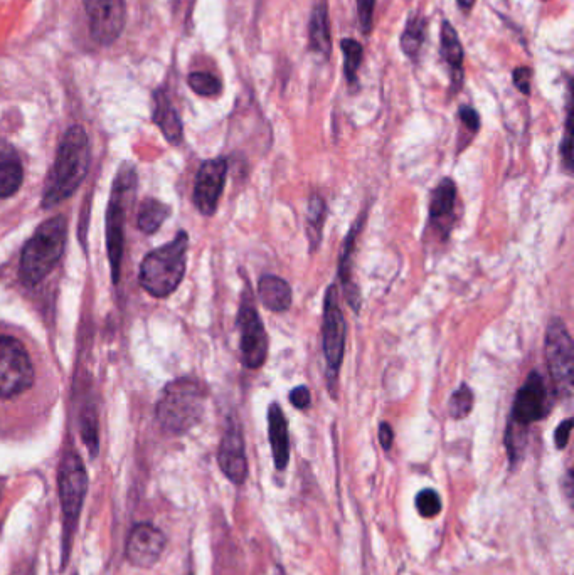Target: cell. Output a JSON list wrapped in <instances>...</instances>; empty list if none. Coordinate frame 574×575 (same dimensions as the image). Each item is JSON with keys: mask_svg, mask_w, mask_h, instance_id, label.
Wrapping results in <instances>:
<instances>
[{"mask_svg": "<svg viewBox=\"0 0 574 575\" xmlns=\"http://www.w3.org/2000/svg\"><path fill=\"white\" fill-rule=\"evenodd\" d=\"M90 167V142L85 128H70L59 143L53 169L44 187L43 206L53 207L73 196Z\"/></svg>", "mask_w": 574, "mask_h": 575, "instance_id": "obj_1", "label": "cell"}, {"mask_svg": "<svg viewBox=\"0 0 574 575\" xmlns=\"http://www.w3.org/2000/svg\"><path fill=\"white\" fill-rule=\"evenodd\" d=\"M206 394V387L191 377L171 382L157 404V419L162 429L171 434H184L194 428L204 414Z\"/></svg>", "mask_w": 574, "mask_h": 575, "instance_id": "obj_2", "label": "cell"}, {"mask_svg": "<svg viewBox=\"0 0 574 575\" xmlns=\"http://www.w3.org/2000/svg\"><path fill=\"white\" fill-rule=\"evenodd\" d=\"M68 239V224L63 216L53 217L38 227L21 256V280L26 286H36L53 271L63 256Z\"/></svg>", "mask_w": 574, "mask_h": 575, "instance_id": "obj_3", "label": "cell"}, {"mask_svg": "<svg viewBox=\"0 0 574 575\" xmlns=\"http://www.w3.org/2000/svg\"><path fill=\"white\" fill-rule=\"evenodd\" d=\"M189 236L181 231L171 243L145 256L140 266V285L155 298H165L176 291L186 275Z\"/></svg>", "mask_w": 574, "mask_h": 575, "instance_id": "obj_4", "label": "cell"}, {"mask_svg": "<svg viewBox=\"0 0 574 575\" xmlns=\"http://www.w3.org/2000/svg\"><path fill=\"white\" fill-rule=\"evenodd\" d=\"M59 502L63 510V552L64 562L68 559L73 545L78 520L81 510L85 505L86 493H88V475L85 465L78 454L66 453L59 465L58 471Z\"/></svg>", "mask_w": 574, "mask_h": 575, "instance_id": "obj_5", "label": "cell"}, {"mask_svg": "<svg viewBox=\"0 0 574 575\" xmlns=\"http://www.w3.org/2000/svg\"><path fill=\"white\" fill-rule=\"evenodd\" d=\"M322 337H324L325 375L330 396L337 397V382L344 362L346 352L347 325L339 305L337 286L330 285L325 293L324 323H322Z\"/></svg>", "mask_w": 574, "mask_h": 575, "instance_id": "obj_6", "label": "cell"}, {"mask_svg": "<svg viewBox=\"0 0 574 575\" xmlns=\"http://www.w3.org/2000/svg\"><path fill=\"white\" fill-rule=\"evenodd\" d=\"M544 355L558 396H571L574 379L573 338L561 320H554L546 330Z\"/></svg>", "mask_w": 574, "mask_h": 575, "instance_id": "obj_7", "label": "cell"}, {"mask_svg": "<svg viewBox=\"0 0 574 575\" xmlns=\"http://www.w3.org/2000/svg\"><path fill=\"white\" fill-rule=\"evenodd\" d=\"M34 382L27 350L16 338L0 335V399L19 396Z\"/></svg>", "mask_w": 574, "mask_h": 575, "instance_id": "obj_8", "label": "cell"}, {"mask_svg": "<svg viewBox=\"0 0 574 575\" xmlns=\"http://www.w3.org/2000/svg\"><path fill=\"white\" fill-rule=\"evenodd\" d=\"M236 325L240 328V350L243 364L246 369H261L268 359V333L253 303V296L245 295L241 301Z\"/></svg>", "mask_w": 574, "mask_h": 575, "instance_id": "obj_9", "label": "cell"}, {"mask_svg": "<svg viewBox=\"0 0 574 575\" xmlns=\"http://www.w3.org/2000/svg\"><path fill=\"white\" fill-rule=\"evenodd\" d=\"M553 407V397L549 396L548 387L543 375L532 370L524 386L517 391L514 406H512L511 421L522 428H529L532 423L543 421L549 416Z\"/></svg>", "mask_w": 574, "mask_h": 575, "instance_id": "obj_10", "label": "cell"}, {"mask_svg": "<svg viewBox=\"0 0 574 575\" xmlns=\"http://www.w3.org/2000/svg\"><path fill=\"white\" fill-rule=\"evenodd\" d=\"M133 184V172L130 169H120L118 172L115 189H113V199L108 206L107 221V244L108 258L112 264L113 281L118 283L120 280V266H122L123 243H125V206H123L122 197Z\"/></svg>", "mask_w": 574, "mask_h": 575, "instance_id": "obj_11", "label": "cell"}, {"mask_svg": "<svg viewBox=\"0 0 574 575\" xmlns=\"http://www.w3.org/2000/svg\"><path fill=\"white\" fill-rule=\"evenodd\" d=\"M91 39L101 46L117 41L125 27V0H85Z\"/></svg>", "mask_w": 574, "mask_h": 575, "instance_id": "obj_12", "label": "cell"}, {"mask_svg": "<svg viewBox=\"0 0 574 575\" xmlns=\"http://www.w3.org/2000/svg\"><path fill=\"white\" fill-rule=\"evenodd\" d=\"M228 174V162L219 159L206 160L197 172L194 185V204L202 216H213L218 209V202L223 194Z\"/></svg>", "mask_w": 574, "mask_h": 575, "instance_id": "obj_13", "label": "cell"}, {"mask_svg": "<svg viewBox=\"0 0 574 575\" xmlns=\"http://www.w3.org/2000/svg\"><path fill=\"white\" fill-rule=\"evenodd\" d=\"M165 544L167 540L159 528L150 523H139L128 535L125 554L130 564L140 569H149L164 554Z\"/></svg>", "mask_w": 574, "mask_h": 575, "instance_id": "obj_14", "label": "cell"}, {"mask_svg": "<svg viewBox=\"0 0 574 575\" xmlns=\"http://www.w3.org/2000/svg\"><path fill=\"white\" fill-rule=\"evenodd\" d=\"M219 468L234 485H243L248 478L245 439L240 426L231 423L224 433L218 451Z\"/></svg>", "mask_w": 574, "mask_h": 575, "instance_id": "obj_15", "label": "cell"}, {"mask_svg": "<svg viewBox=\"0 0 574 575\" xmlns=\"http://www.w3.org/2000/svg\"><path fill=\"white\" fill-rule=\"evenodd\" d=\"M455 207H457V184L455 180L443 179L436 185L430 199V222L438 233L447 238L455 224Z\"/></svg>", "mask_w": 574, "mask_h": 575, "instance_id": "obj_16", "label": "cell"}, {"mask_svg": "<svg viewBox=\"0 0 574 575\" xmlns=\"http://www.w3.org/2000/svg\"><path fill=\"white\" fill-rule=\"evenodd\" d=\"M268 436L272 444L275 468L283 471L290 463V436H288L287 417L277 402L268 407Z\"/></svg>", "mask_w": 574, "mask_h": 575, "instance_id": "obj_17", "label": "cell"}, {"mask_svg": "<svg viewBox=\"0 0 574 575\" xmlns=\"http://www.w3.org/2000/svg\"><path fill=\"white\" fill-rule=\"evenodd\" d=\"M258 295H260L261 303L273 313L288 312L292 306V286L280 276H261L260 283H258Z\"/></svg>", "mask_w": 574, "mask_h": 575, "instance_id": "obj_18", "label": "cell"}, {"mask_svg": "<svg viewBox=\"0 0 574 575\" xmlns=\"http://www.w3.org/2000/svg\"><path fill=\"white\" fill-rule=\"evenodd\" d=\"M154 101V122L159 125L160 132L164 133V137L174 145L181 143V118L177 115L176 108L172 106L169 96L165 95V91L160 90L155 93Z\"/></svg>", "mask_w": 574, "mask_h": 575, "instance_id": "obj_19", "label": "cell"}, {"mask_svg": "<svg viewBox=\"0 0 574 575\" xmlns=\"http://www.w3.org/2000/svg\"><path fill=\"white\" fill-rule=\"evenodd\" d=\"M24 179L21 160L9 145H0V197L16 194Z\"/></svg>", "mask_w": 574, "mask_h": 575, "instance_id": "obj_20", "label": "cell"}, {"mask_svg": "<svg viewBox=\"0 0 574 575\" xmlns=\"http://www.w3.org/2000/svg\"><path fill=\"white\" fill-rule=\"evenodd\" d=\"M364 219H366V212H364L361 219H357L356 224L352 226L349 238H347L346 244H344V254H342L341 259L342 285H344V290H346L347 301H349V305H351L352 310L356 313H359V310H361V296H359L357 286L352 283L351 258L352 253H354V244H356L357 234L361 231Z\"/></svg>", "mask_w": 574, "mask_h": 575, "instance_id": "obj_21", "label": "cell"}, {"mask_svg": "<svg viewBox=\"0 0 574 575\" xmlns=\"http://www.w3.org/2000/svg\"><path fill=\"white\" fill-rule=\"evenodd\" d=\"M310 48L314 53L329 58L332 41H330L329 14H327V4L325 0H320L314 7L312 19L309 27Z\"/></svg>", "mask_w": 574, "mask_h": 575, "instance_id": "obj_22", "label": "cell"}, {"mask_svg": "<svg viewBox=\"0 0 574 575\" xmlns=\"http://www.w3.org/2000/svg\"><path fill=\"white\" fill-rule=\"evenodd\" d=\"M442 56L447 61L448 66L455 71V83L460 86L462 83L463 48L460 43L458 32L450 22H443L442 26Z\"/></svg>", "mask_w": 574, "mask_h": 575, "instance_id": "obj_23", "label": "cell"}, {"mask_svg": "<svg viewBox=\"0 0 574 575\" xmlns=\"http://www.w3.org/2000/svg\"><path fill=\"white\" fill-rule=\"evenodd\" d=\"M325 217H327V206L322 197H310L307 216H305V233L309 238L310 251L314 253L322 243V231H324Z\"/></svg>", "mask_w": 574, "mask_h": 575, "instance_id": "obj_24", "label": "cell"}, {"mask_svg": "<svg viewBox=\"0 0 574 575\" xmlns=\"http://www.w3.org/2000/svg\"><path fill=\"white\" fill-rule=\"evenodd\" d=\"M426 21L421 16H411L401 36V49L408 58L415 59L425 43Z\"/></svg>", "mask_w": 574, "mask_h": 575, "instance_id": "obj_25", "label": "cell"}, {"mask_svg": "<svg viewBox=\"0 0 574 575\" xmlns=\"http://www.w3.org/2000/svg\"><path fill=\"white\" fill-rule=\"evenodd\" d=\"M171 211L169 207L162 204V202L157 201V199H147L140 207L139 212V227L140 231H144L147 234H154L157 229H159L162 224H164L165 219L169 217Z\"/></svg>", "mask_w": 574, "mask_h": 575, "instance_id": "obj_26", "label": "cell"}, {"mask_svg": "<svg viewBox=\"0 0 574 575\" xmlns=\"http://www.w3.org/2000/svg\"><path fill=\"white\" fill-rule=\"evenodd\" d=\"M527 446V428H522L519 424L509 421L505 429V448L509 453L512 465L521 461Z\"/></svg>", "mask_w": 574, "mask_h": 575, "instance_id": "obj_27", "label": "cell"}, {"mask_svg": "<svg viewBox=\"0 0 574 575\" xmlns=\"http://www.w3.org/2000/svg\"><path fill=\"white\" fill-rule=\"evenodd\" d=\"M342 53H344V73H346L349 85H356L357 73L362 64V46L354 39H344L341 43Z\"/></svg>", "mask_w": 574, "mask_h": 575, "instance_id": "obj_28", "label": "cell"}, {"mask_svg": "<svg viewBox=\"0 0 574 575\" xmlns=\"http://www.w3.org/2000/svg\"><path fill=\"white\" fill-rule=\"evenodd\" d=\"M474 402V391L467 384H462L457 391L453 392L450 401H448L450 416L455 421H462L465 417L470 416V412L474 409Z\"/></svg>", "mask_w": 574, "mask_h": 575, "instance_id": "obj_29", "label": "cell"}, {"mask_svg": "<svg viewBox=\"0 0 574 575\" xmlns=\"http://www.w3.org/2000/svg\"><path fill=\"white\" fill-rule=\"evenodd\" d=\"M189 86L199 96H218L223 90L221 81L211 73H192L189 76Z\"/></svg>", "mask_w": 574, "mask_h": 575, "instance_id": "obj_30", "label": "cell"}, {"mask_svg": "<svg viewBox=\"0 0 574 575\" xmlns=\"http://www.w3.org/2000/svg\"><path fill=\"white\" fill-rule=\"evenodd\" d=\"M416 510L420 513L421 517L435 518L442 512V498L431 488L421 490L416 495Z\"/></svg>", "mask_w": 574, "mask_h": 575, "instance_id": "obj_31", "label": "cell"}, {"mask_svg": "<svg viewBox=\"0 0 574 575\" xmlns=\"http://www.w3.org/2000/svg\"><path fill=\"white\" fill-rule=\"evenodd\" d=\"M81 436L85 439L91 456L98 454V423H96L95 412H88L81 417Z\"/></svg>", "mask_w": 574, "mask_h": 575, "instance_id": "obj_32", "label": "cell"}, {"mask_svg": "<svg viewBox=\"0 0 574 575\" xmlns=\"http://www.w3.org/2000/svg\"><path fill=\"white\" fill-rule=\"evenodd\" d=\"M357 2V19L361 26L362 34H369L373 31L374 7L376 0H356Z\"/></svg>", "mask_w": 574, "mask_h": 575, "instance_id": "obj_33", "label": "cell"}, {"mask_svg": "<svg viewBox=\"0 0 574 575\" xmlns=\"http://www.w3.org/2000/svg\"><path fill=\"white\" fill-rule=\"evenodd\" d=\"M573 140H571V113L568 115V122H566V133H564L563 145H561V157H563L564 169L571 172L573 167Z\"/></svg>", "mask_w": 574, "mask_h": 575, "instance_id": "obj_34", "label": "cell"}, {"mask_svg": "<svg viewBox=\"0 0 574 575\" xmlns=\"http://www.w3.org/2000/svg\"><path fill=\"white\" fill-rule=\"evenodd\" d=\"M290 402H292L293 407H297L300 411H303V409H309L310 404H312V396H310L309 387H295V389L290 392Z\"/></svg>", "mask_w": 574, "mask_h": 575, "instance_id": "obj_35", "label": "cell"}, {"mask_svg": "<svg viewBox=\"0 0 574 575\" xmlns=\"http://www.w3.org/2000/svg\"><path fill=\"white\" fill-rule=\"evenodd\" d=\"M460 120H462L463 127L470 130V132H479L480 117L479 113H477L474 108H470V106H462V108H460Z\"/></svg>", "mask_w": 574, "mask_h": 575, "instance_id": "obj_36", "label": "cell"}, {"mask_svg": "<svg viewBox=\"0 0 574 575\" xmlns=\"http://www.w3.org/2000/svg\"><path fill=\"white\" fill-rule=\"evenodd\" d=\"M531 76L532 71L529 68H517L514 71V86L524 95H531Z\"/></svg>", "mask_w": 574, "mask_h": 575, "instance_id": "obj_37", "label": "cell"}, {"mask_svg": "<svg viewBox=\"0 0 574 575\" xmlns=\"http://www.w3.org/2000/svg\"><path fill=\"white\" fill-rule=\"evenodd\" d=\"M571 429H573V419H571V417L559 424L558 429H556V433H554V443H556V448L564 449L568 446Z\"/></svg>", "mask_w": 574, "mask_h": 575, "instance_id": "obj_38", "label": "cell"}, {"mask_svg": "<svg viewBox=\"0 0 574 575\" xmlns=\"http://www.w3.org/2000/svg\"><path fill=\"white\" fill-rule=\"evenodd\" d=\"M394 441V433L393 428H391V424L389 423H381L379 426V443L383 446V449L389 451L391 446H393Z\"/></svg>", "mask_w": 574, "mask_h": 575, "instance_id": "obj_39", "label": "cell"}, {"mask_svg": "<svg viewBox=\"0 0 574 575\" xmlns=\"http://www.w3.org/2000/svg\"><path fill=\"white\" fill-rule=\"evenodd\" d=\"M457 2L458 6H460V9H462L465 14L472 11V7H474L475 4V0H457Z\"/></svg>", "mask_w": 574, "mask_h": 575, "instance_id": "obj_40", "label": "cell"}]
</instances>
